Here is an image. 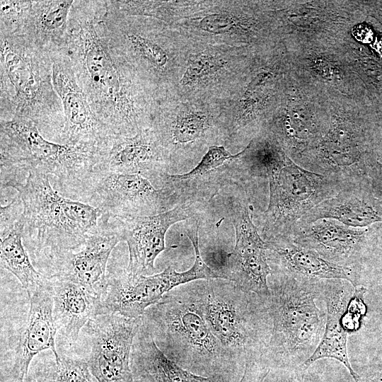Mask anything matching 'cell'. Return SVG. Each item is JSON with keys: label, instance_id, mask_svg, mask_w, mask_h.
<instances>
[{"label": "cell", "instance_id": "obj_1", "mask_svg": "<svg viewBox=\"0 0 382 382\" xmlns=\"http://www.w3.org/2000/svg\"><path fill=\"white\" fill-rule=\"evenodd\" d=\"M103 1H74L64 51L78 83L100 121L117 136L139 128L135 101L121 62L104 33Z\"/></svg>", "mask_w": 382, "mask_h": 382}, {"label": "cell", "instance_id": "obj_2", "mask_svg": "<svg viewBox=\"0 0 382 382\" xmlns=\"http://www.w3.org/2000/svg\"><path fill=\"white\" fill-rule=\"evenodd\" d=\"M0 36L1 120L30 121L58 143L64 115L50 52L18 34Z\"/></svg>", "mask_w": 382, "mask_h": 382}, {"label": "cell", "instance_id": "obj_3", "mask_svg": "<svg viewBox=\"0 0 382 382\" xmlns=\"http://www.w3.org/2000/svg\"><path fill=\"white\" fill-rule=\"evenodd\" d=\"M141 319L158 347L182 367L204 376H235L238 366L209 329L193 284L166 294Z\"/></svg>", "mask_w": 382, "mask_h": 382}, {"label": "cell", "instance_id": "obj_4", "mask_svg": "<svg viewBox=\"0 0 382 382\" xmlns=\"http://www.w3.org/2000/svg\"><path fill=\"white\" fill-rule=\"evenodd\" d=\"M23 201V241L35 265L81 248L98 226L103 212L88 204L63 197L49 176L29 173L18 191Z\"/></svg>", "mask_w": 382, "mask_h": 382}, {"label": "cell", "instance_id": "obj_5", "mask_svg": "<svg viewBox=\"0 0 382 382\" xmlns=\"http://www.w3.org/2000/svg\"><path fill=\"white\" fill-rule=\"evenodd\" d=\"M1 190L18 191L31 172L57 179L60 189L75 196L97 162L98 151L45 138L33 122L0 120Z\"/></svg>", "mask_w": 382, "mask_h": 382}, {"label": "cell", "instance_id": "obj_6", "mask_svg": "<svg viewBox=\"0 0 382 382\" xmlns=\"http://www.w3.org/2000/svg\"><path fill=\"white\" fill-rule=\"evenodd\" d=\"M270 296L265 301L271 331L262 357L270 366L297 369L317 348L325 315L316 306L319 282H302L273 272Z\"/></svg>", "mask_w": 382, "mask_h": 382}, {"label": "cell", "instance_id": "obj_7", "mask_svg": "<svg viewBox=\"0 0 382 382\" xmlns=\"http://www.w3.org/2000/svg\"><path fill=\"white\" fill-rule=\"evenodd\" d=\"M208 279L193 284L212 332L238 366L250 357L262 356L271 321L265 301L233 282Z\"/></svg>", "mask_w": 382, "mask_h": 382}, {"label": "cell", "instance_id": "obj_8", "mask_svg": "<svg viewBox=\"0 0 382 382\" xmlns=\"http://www.w3.org/2000/svg\"><path fill=\"white\" fill-rule=\"evenodd\" d=\"M266 178L270 198L262 231L265 241L290 236L306 214L342 189L337 181L299 166L284 153Z\"/></svg>", "mask_w": 382, "mask_h": 382}, {"label": "cell", "instance_id": "obj_9", "mask_svg": "<svg viewBox=\"0 0 382 382\" xmlns=\"http://www.w3.org/2000/svg\"><path fill=\"white\" fill-rule=\"evenodd\" d=\"M187 237L195 251V262L188 270L178 272L170 266L153 275L133 277L125 271L108 277L106 291L101 299L105 313L139 318L149 307L178 286L197 280L225 279L202 260L198 232L192 231Z\"/></svg>", "mask_w": 382, "mask_h": 382}, {"label": "cell", "instance_id": "obj_10", "mask_svg": "<svg viewBox=\"0 0 382 382\" xmlns=\"http://www.w3.org/2000/svg\"><path fill=\"white\" fill-rule=\"evenodd\" d=\"M74 198L100 209L110 217L125 219L166 211L168 195L164 189H156L141 174L93 168Z\"/></svg>", "mask_w": 382, "mask_h": 382}, {"label": "cell", "instance_id": "obj_11", "mask_svg": "<svg viewBox=\"0 0 382 382\" xmlns=\"http://www.w3.org/2000/svg\"><path fill=\"white\" fill-rule=\"evenodd\" d=\"M141 318L108 313L97 316L86 326L91 350L87 361L98 382H132L131 356Z\"/></svg>", "mask_w": 382, "mask_h": 382}, {"label": "cell", "instance_id": "obj_12", "mask_svg": "<svg viewBox=\"0 0 382 382\" xmlns=\"http://www.w3.org/2000/svg\"><path fill=\"white\" fill-rule=\"evenodd\" d=\"M52 82L61 100L64 122L59 143L98 151L115 136L100 121L78 83L64 48L51 52Z\"/></svg>", "mask_w": 382, "mask_h": 382}, {"label": "cell", "instance_id": "obj_13", "mask_svg": "<svg viewBox=\"0 0 382 382\" xmlns=\"http://www.w3.org/2000/svg\"><path fill=\"white\" fill-rule=\"evenodd\" d=\"M122 241L117 220L103 214L98 228L80 250L64 253L45 265V276L69 279L102 299L108 283V261L114 248Z\"/></svg>", "mask_w": 382, "mask_h": 382}, {"label": "cell", "instance_id": "obj_14", "mask_svg": "<svg viewBox=\"0 0 382 382\" xmlns=\"http://www.w3.org/2000/svg\"><path fill=\"white\" fill-rule=\"evenodd\" d=\"M252 209L246 202H238L233 207L236 244L226 257V277L242 290L265 301L270 296L267 277L273 271L267 260V243L253 223Z\"/></svg>", "mask_w": 382, "mask_h": 382}, {"label": "cell", "instance_id": "obj_15", "mask_svg": "<svg viewBox=\"0 0 382 382\" xmlns=\"http://www.w3.org/2000/svg\"><path fill=\"white\" fill-rule=\"evenodd\" d=\"M30 302L28 316L15 348L9 371L12 382H25L30 364L40 352L51 350L55 359L59 354L56 349L57 328L53 316V294L49 278L28 292Z\"/></svg>", "mask_w": 382, "mask_h": 382}, {"label": "cell", "instance_id": "obj_16", "mask_svg": "<svg viewBox=\"0 0 382 382\" xmlns=\"http://www.w3.org/2000/svg\"><path fill=\"white\" fill-rule=\"evenodd\" d=\"M371 229L351 227L333 219L296 223L290 237L296 243L343 267L356 268L366 253Z\"/></svg>", "mask_w": 382, "mask_h": 382}, {"label": "cell", "instance_id": "obj_17", "mask_svg": "<svg viewBox=\"0 0 382 382\" xmlns=\"http://www.w3.org/2000/svg\"><path fill=\"white\" fill-rule=\"evenodd\" d=\"M190 216V207L179 205L154 215L116 219L123 241L128 245L129 257L126 272L133 277L154 272L155 260L166 249L168 228Z\"/></svg>", "mask_w": 382, "mask_h": 382}, {"label": "cell", "instance_id": "obj_18", "mask_svg": "<svg viewBox=\"0 0 382 382\" xmlns=\"http://www.w3.org/2000/svg\"><path fill=\"white\" fill-rule=\"evenodd\" d=\"M320 296L327 308L326 322L323 337L312 355L295 370L304 372L315 361L331 358L341 362L355 382L359 374L350 364L347 353V332L342 325V317L354 292L350 282L341 279H323L319 282Z\"/></svg>", "mask_w": 382, "mask_h": 382}, {"label": "cell", "instance_id": "obj_19", "mask_svg": "<svg viewBox=\"0 0 382 382\" xmlns=\"http://www.w3.org/2000/svg\"><path fill=\"white\" fill-rule=\"evenodd\" d=\"M266 242L268 262L271 261L277 266V271L273 272L302 282L341 279L350 282L354 288L359 286V275L356 268L329 262L316 252L296 243L290 236Z\"/></svg>", "mask_w": 382, "mask_h": 382}, {"label": "cell", "instance_id": "obj_20", "mask_svg": "<svg viewBox=\"0 0 382 382\" xmlns=\"http://www.w3.org/2000/svg\"><path fill=\"white\" fill-rule=\"evenodd\" d=\"M162 157L153 135L148 131L134 136H112L97 152L93 168L146 177L161 175Z\"/></svg>", "mask_w": 382, "mask_h": 382}, {"label": "cell", "instance_id": "obj_21", "mask_svg": "<svg viewBox=\"0 0 382 382\" xmlns=\"http://www.w3.org/2000/svg\"><path fill=\"white\" fill-rule=\"evenodd\" d=\"M323 219L354 228L382 222V201L375 196L366 180L342 189L310 210L297 223L308 224Z\"/></svg>", "mask_w": 382, "mask_h": 382}, {"label": "cell", "instance_id": "obj_22", "mask_svg": "<svg viewBox=\"0 0 382 382\" xmlns=\"http://www.w3.org/2000/svg\"><path fill=\"white\" fill-rule=\"evenodd\" d=\"M53 316L64 340L76 342L81 330L98 315L105 313L101 299L69 279L50 276Z\"/></svg>", "mask_w": 382, "mask_h": 382}, {"label": "cell", "instance_id": "obj_23", "mask_svg": "<svg viewBox=\"0 0 382 382\" xmlns=\"http://www.w3.org/2000/svg\"><path fill=\"white\" fill-rule=\"evenodd\" d=\"M131 367L134 375L148 382H233L235 377L204 376L185 369L163 353L142 324L134 340Z\"/></svg>", "mask_w": 382, "mask_h": 382}, {"label": "cell", "instance_id": "obj_24", "mask_svg": "<svg viewBox=\"0 0 382 382\" xmlns=\"http://www.w3.org/2000/svg\"><path fill=\"white\" fill-rule=\"evenodd\" d=\"M73 0L31 1L25 16L13 34L49 52L65 47Z\"/></svg>", "mask_w": 382, "mask_h": 382}, {"label": "cell", "instance_id": "obj_25", "mask_svg": "<svg viewBox=\"0 0 382 382\" xmlns=\"http://www.w3.org/2000/svg\"><path fill=\"white\" fill-rule=\"evenodd\" d=\"M23 223L18 224L6 236L1 238V267L11 272L28 292L40 284L45 275L33 266L31 258L23 244Z\"/></svg>", "mask_w": 382, "mask_h": 382}, {"label": "cell", "instance_id": "obj_26", "mask_svg": "<svg viewBox=\"0 0 382 382\" xmlns=\"http://www.w3.org/2000/svg\"><path fill=\"white\" fill-rule=\"evenodd\" d=\"M87 361L66 355L40 364L25 382H93Z\"/></svg>", "mask_w": 382, "mask_h": 382}, {"label": "cell", "instance_id": "obj_27", "mask_svg": "<svg viewBox=\"0 0 382 382\" xmlns=\"http://www.w3.org/2000/svg\"><path fill=\"white\" fill-rule=\"evenodd\" d=\"M243 152L244 150L237 154H231L223 146H212L191 170L183 174H166L165 178L171 182L192 180L221 166L227 161L240 157Z\"/></svg>", "mask_w": 382, "mask_h": 382}, {"label": "cell", "instance_id": "obj_28", "mask_svg": "<svg viewBox=\"0 0 382 382\" xmlns=\"http://www.w3.org/2000/svg\"><path fill=\"white\" fill-rule=\"evenodd\" d=\"M207 127V117L200 112H189L179 115L173 131L174 140L180 144L199 138Z\"/></svg>", "mask_w": 382, "mask_h": 382}, {"label": "cell", "instance_id": "obj_29", "mask_svg": "<svg viewBox=\"0 0 382 382\" xmlns=\"http://www.w3.org/2000/svg\"><path fill=\"white\" fill-rule=\"evenodd\" d=\"M366 291L367 289L361 286L354 288V294L342 317V325L347 334L356 332L361 326L362 320L367 311L364 301Z\"/></svg>", "mask_w": 382, "mask_h": 382}, {"label": "cell", "instance_id": "obj_30", "mask_svg": "<svg viewBox=\"0 0 382 382\" xmlns=\"http://www.w3.org/2000/svg\"><path fill=\"white\" fill-rule=\"evenodd\" d=\"M223 64L214 57L198 56L191 61L180 83L183 85L190 84L207 76L212 75L222 67Z\"/></svg>", "mask_w": 382, "mask_h": 382}, {"label": "cell", "instance_id": "obj_31", "mask_svg": "<svg viewBox=\"0 0 382 382\" xmlns=\"http://www.w3.org/2000/svg\"><path fill=\"white\" fill-rule=\"evenodd\" d=\"M23 204L18 194L6 205H1L0 238L8 234L22 221Z\"/></svg>", "mask_w": 382, "mask_h": 382}, {"label": "cell", "instance_id": "obj_32", "mask_svg": "<svg viewBox=\"0 0 382 382\" xmlns=\"http://www.w3.org/2000/svg\"><path fill=\"white\" fill-rule=\"evenodd\" d=\"M270 368L262 357H251L245 361L244 371L238 382H263Z\"/></svg>", "mask_w": 382, "mask_h": 382}, {"label": "cell", "instance_id": "obj_33", "mask_svg": "<svg viewBox=\"0 0 382 382\" xmlns=\"http://www.w3.org/2000/svg\"><path fill=\"white\" fill-rule=\"evenodd\" d=\"M366 175L374 194L382 201V163L371 156L366 161Z\"/></svg>", "mask_w": 382, "mask_h": 382}, {"label": "cell", "instance_id": "obj_34", "mask_svg": "<svg viewBox=\"0 0 382 382\" xmlns=\"http://www.w3.org/2000/svg\"><path fill=\"white\" fill-rule=\"evenodd\" d=\"M233 25L232 20L224 15H211L205 17L200 23L201 28L209 32H221L228 30Z\"/></svg>", "mask_w": 382, "mask_h": 382}, {"label": "cell", "instance_id": "obj_35", "mask_svg": "<svg viewBox=\"0 0 382 382\" xmlns=\"http://www.w3.org/2000/svg\"><path fill=\"white\" fill-rule=\"evenodd\" d=\"M359 376L358 382H382V363L371 365Z\"/></svg>", "mask_w": 382, "mask_h": 382}, {"label": "cell", "instance_id": "obj_36", "mask_svg": "<svg viewBox=\"0 0 382 382\" xmlns=\"http://www.w3.org/2000/svg\"><path fill=\"white\" fill-rule=\"evenodd\" d=\"M286 382H302V374L294 371V374L290 376Z\"/></svg>", "mask_w": 382, "mask_h": 382}, {"label": "cell", "instance_id": "obj_37", "mask_svg": "<svg viewBox=\"0 0 382 382\" xmlns=\"http://www.w3.org/2000/svg\"><path fill=\"white\" fill-rule=\"evenodd\" d=\"M132 382H148V381L145 378L139 376L134 375V380Z\"/></svg>", "mask_w": 382, "mask_h": 382}, {"label": "cell", "instance_id": "obj_38", "mask_svg": "<svg viewBox=\"0 0 382 382\" xmlns=\"http://www.w3.org/2000/svg\"><path fill=\"white\" fill-rule=\"evenodd\" d=\"M1 382H3V381H1Z\"/></svg>", "mask_w": 382, "mask_h": 382}]
</instances>
